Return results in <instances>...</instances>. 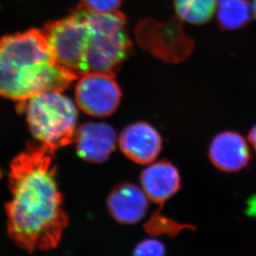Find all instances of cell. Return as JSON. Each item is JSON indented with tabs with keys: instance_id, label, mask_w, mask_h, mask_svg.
I'll use <instances>...</instances> for the list:
<instances>
[{
	"instance_id": "obj_4",
	"label": "cell",
	"mask_w": 256,
	"mask_h": 256,
	"mask_svg": "<svg viewBox=\"0 0 256 256\" xmlns=\"http://www.w3.org/2000/svg\"><path fill=\"white\" fill-rule=\"evenodd\" d=\"M85 14L91 28L85 74L106 72L114 75L132 48L126 18L118 11L98 14L85 8Z\"/></svg>"
},
{
	"instance_id": "obj_12",
	"label": "cell",
	"mask_w": 256,
	"mask_h": 256,
	"mask_svg": "<svg viewBox=\"0 0 256 256\" xmlns=\"http://www.w3.org/2000/svg\"><path fill=\"white\" fill-rule=\"evenodd\" d=\"M180 22L172 20L165 24H158L153 21H143L140 22L138 28L139 40H148L150 41L155 40L149 44V46L154 44L155 47H182L188 52H190L193 42L188 40L184 35L182 30L180 28Z\"/></svg>"
},
{
	"instance_id": "obj_11",
	"label": "cell",
	"mask_w": 256,
	"mask_h": 256,
	"mask_svg": "<svg viewBox=\"0 0 256 256\" xmlns=\"http://www.w3.org/2000/svg\"><path fill=\"white\" fill-rule=\"evenodd\" d=\"M140 184L149 200L163 206L180 189V173L172 163L159 162L143 170Z\"/></svg>"
},
{
	"instance_id": "obj_8",
	"label": "cell",
	"mask_w": 256,
	"mask_h": 256,
	"mask_svg": "<svg viewBox=\"0 0 256 256\" xmlns=\"http://www.w3.org/2000/svg\"><path fill=\"white\" fill-rule=\"evenodd\" d=\"M76 152L82 160L92 163L106 162L116 145V132L104 122H86L76 129Z\"/></svg>"
},
{
	"instance_id": "obj_9",
	"label": "cell",
	"mask_w": 256,
	"mask_h": 256,
	"mask_svg": "<svg viewBox=\"0 0 256 256\" xmlns=\"http://www.w3.org/2000/svg\"><path fill=\"white\" fill-rule=\"evenodd\" d=\"M119 146L129 159L139 164H150L162 149V138L150 124L136 122L124 129Z\"/></svg>"
},
{
	"instance_id": "obj_1",
	"label": "cell",
	"mask_w": 256,
	"mask_h": 256,
	"mask_svg": "<svg viewBox=\"0 0 256 256\" xmlns=\"http://www.w3.org/2000/svg\"><path fill=\"white\" fill-rule=\"evenodd\" d=\"M52 156L40 145L28 148L10 164L12 199L5 204L8 234L30 253L54 249L68 224Z\"/></svg>"
},
{
	"instance_id": "obj_6",
	"label": "cell",
	"mask_w": 256,
	"mask_h": 256,
	"mask_svg": "<svg viewBox=\"0 0 256 256\" xmlns=\"http://www.w3.org/2000/svg\"><path fill=\"white\" fill-rule=\"evenodd\" d=\"M75 98L78 106L85 114L105 118L118 108L122 92L114 74L88 72L80 76Z\"/></svg>"
},
{
	"instance_id": "obj_5",
	"label": "cell",
	"mask_w": 256,
	"mask_h": 256,
	"mask_svg": "<svg viewBox=\"0 0 256 256\" xmlns=\"http://www.w3.org/2000/svg\"><path fill=\"white\" fill-rule=\"evenodd\" d=\"M55 61L76 78L85 74L90 25L82 6L68 17L48 22L42 28Z\"/></svg>"
},
{
	"instance_id": "obj_3",
	"label": "cell",
	"mask_w": 256,
	"mask_h": 256,
	"mask_svg": "<svg viewBox=\"0 0 256 256\" xmlns=\"http://www.w3.org/2000/svg\"><path fill=\"white\" fill-rule=\"evenodd\" d=\"M18 108L26 115L34 138L52 154L75 140L78 110L62 92L38 94L18 102Z\"/></svg>"
},
{
	"instance_id": "obj_15",
	"label": "cell",
	"mask_w": 256,
	"mask_h": 256,
	"mask_svg": "<svg viewBox=\"0 0 256 256\" xmlns=\"http://www.w3.org/2000/svg\"><path fill=\"white\" fill-rule=\"evenodd\" d=\"M132 256H166L165 246L155 239H146L136 246Z\"/></svg>"
},
{
	"instance_id": "obj_13",
	"label": "cell",
	"mask_w": 256,
	"mask_h": 256,
	"mask_svg": "<svg viewBox=\"0 0 256 256\" xmlns=\"http://www.w3.org/2000/svg\"><path fill=\"white\" fill-rule=\"evenodd\" d=\"M253 14L250 0H219L217 5V20L222 30L242 28L252 22Z\"/></svg>"
},
{
	"instance_id": "obj_2",
	"label": "cell",
	"mask_w": 256,
	"mask_h": 256,
	"mask_svg": "<svg viewBox=\"0 0 256 256\" xmlns=\"http://www.w3.org/2000/svg\"><path fill=\"white\" fill-rule=\"evenodd\" d=\"M76 78L55 61L42 30L0 38V96L20 102L62 92Z\"/></svg>"
},
{
	"instance_id": "obj_7",
	"label": "cell",
	"mask_w": 256,
	"mask_h": 256,
	"mask_svg": "<svg viewBox=\"0 0 256 256\" xmlns=\"http://www.w3.org/2000/svg\"><path fill=\"white\" fill-rule=\"evenodd\" d=\"M212 164L224 172H238L249 166L250 152L246 140L240 134L232 130L216 136L209 149Z\"/></svg>"
},
{
	"instance_id": "obj_17",
	"label": "cell",
	"mask_w": 256,
	"mask_h": 256,
	"mask_svg": "<svg viewBox=\"0 0 256 256\" xmlns=\"http://www.w3.org/2000/svg\"><path fill=\"white\" fill-rule=\"evenodd\" d=\"M248 138H249L250 143L252 144L256 152V124H254V126L250 130Z\"/></svg>"
},
{
	"instance_id": "obj_10",
	"label": "cell",
	"mask_w": 256,
	"mask_h": 256,
	"mask_svg": "<svg viewBox=\"0 0 256 256\" xmlns=\"http://www.w3.org/2000/svg\"><path fill=\"white\" fill-rule=\"evenodd\" d=\"M148 203L149 199L142 189L129 182L116 186L108 198L112 216L124 224H136L142 220L148 212Z\"/></svg>"
},
{
	"instance_id": "obj_14",
	"label": "cell",
	"mask_w": 256,
	"mask_h": 256,
	"mask_svg": "<svg viewBox=\"0 0 256 256\" xmlns=\"http://www.w3.org/2000/svg\"><path fill=\"white\" fill-rule=\"evenodd\" d=\"M218 2L219 0H175L176 12L180 21L203 24L212 18Z\"/></svg>"
},
{
	"instance_id": "obj_16",
	"label": "cell",
	"mask_w": 256,
	"mask_h": 256,
	"mask_svg": "<svg viewBox=\"0 0 256 256\" xmlns=\"http://www.w3.org/2000/svg\"><path fill=\"white\" fill-rule=\"evenodd\" d=\"M82 6L91 12L98 14L115 12L122 0H81Z\"/></svg>"
},
{
	"instance_id": "obj_18",
	"label": "cell",
	"mask_w": 256,
	"mask_h": 256,
	"mask_svg": "<svg viewBox=\"0 0 256 256\" xmlns=\"http://www.w3.org/2000/svg\"><path fill=\"white\" fill-rule=\"evenodd\" d=\"M252 8H253V14H254V17L256 18V0H253Z\"/></svg>"
}]
</instances>
